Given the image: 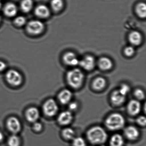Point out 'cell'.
Here are the masks:
<instances>
[{
    "label": "cell",
    "mask_w": 146,
    "mask_h": 146,
    "mask_svg": "<svg viewBox=\"0 0 146 146\" xmlns=\"http://www.w3.org/2000/svg\"><path fill=\"white\" fill-rule=\"evenodd\" d=\"M87 137L91 143L101 144L106 141L108 134L102 127L95 126L88 130L87 133Z\"/></svg>",
    "instance_id": "1"
},
{
    "label": "cell",
    "mask_w": 146,
    "mask_h": 146,
    "mask_svg": "<svg viewBox=\"0 0 146 146\" xmlns=\"http://www.w3.org/2000/svg\"><path fill=\"white\" fill-rule=\"evenodd\" d=\"M84 75L79 69L70 70L66 74V80L69 86L74 89L80 88L83 84Z\"/></svg>",
    "instance_id": "2"
},
{
    "label": "cell",
    "mask_w": 146,
    "mask_h": 146,
    "mask_svg": "<svg viewBox=\"0 0 146 146\" xmlns=\"http://www.w3.org/2000/svg\"><path fill=\"white\" fill-rule=\"evenodd\" d=\"M125 119L123 115L117 113H112L108 116L105 121L106 126L111 130L115 131L123 128Z\"/></svg>",
    "instance_id": "3"
},
{
    "label": "cell",
    "mask_w": 146,
    "mask_h": 146,
    "mask_svg": "<svg viewBox=\"0 0 146 146\" xmlns=\"http://www.w3.org/2000/svg\"><path fill=\"white\" fill-rule=\"evenodd\" d=\"M6 78L8 83L13 86H19L23 82L22 75L15 70H11L7 71L6 74Z\"/></svg>",
    "instance_id": "4"
},
{
    "label": "cell",
    "mask_w": 146,
    "mask_h": 146,
    "mask_svg": "<svg viewBox=\"0 0 146 146\" xmlns=\"http://www.w3.org/2000/svg\"><path fill=\"white\" fill-rule=\"evenodd\" d=\"M44 113L48 117L54 116L58 111V106L56 102L53 99L46 101L43 106Z\"/></svg>",
    "instance_id": "5"
},
{
    "label": "cell",
    "mask_w": 146,
    "mask_h": 146,
    "mask_svg": "<svg viewBox=\"0 0 146 146\" xmlns=\"http://www.w3.org/2000/svg\"><path fill=\"white\" fill-rule=\"evenodd\" d=\"M44 25L39 20H32L28 23L27 30L29 33L34 35H39L43 31Z\"/></svg>",
    "instance_id": "6"
},
{
    "label": "cell",
    "mask_w": 146,
    "mask_h": 146,
    "mask_svg": "<svg viewBox=\"0 0 146 146\" xmlns=\"http://www.w3.org/2000/svg\"><path fill=\"white\" fill-rule=\"evenodd\" d=\"M79 65L87 71H91L94 68L96 60L91 55H87L79 61Z\"/></svg>",
    "instance_id": "7"
},
{
    "label": "cell",
    "mask_w": 146,
    "mask_h": 146,
    "mask_svg": "<svg viewBox=\"0 0 146 146\" xmlns=\"http://www.w3.org/2000/svg\"><path fill=\"white\" fill-rule=\"evenodd\" d=\"M63 61L65 64L70 66H76L79 65V60L76 54L73 52L66 53L63 57Z\"/></svg>",
    "instance_id": "8"
},
{
    "label": "cell",
    "mask_w": 146,
    "mask_h": 146,
    "mask_svg": "<svg viewBox=\"0 0 146 146\" xmlns=\"http://www.w3.org/2000/svg\"><path fill=\"white\" fill-rule=\"evenodd\" d=\"M8 129L13 133H18L21 129V124L19 120L15 117H11L8 119L7 123Z\"/></svg>",
    "instance_id": "9"
},
{
    "label": "cell",
    "mask_w": 146,
    "mask_h": 146,
    "mask_svg": "<svg viewBox=\"0 0 146 146\" xmlns=\"http://www.w3.org/2000/svg\"><path fill=\"white\" fill-rule=\"evenodd\" d=\"M73 115L70 111H64L58 116V121L60 124L66 125L70 123L73 119Z\"/></svg>",
    "instance_id": "10"
},
{
    "label": "cell",
    "mask_w": 146,
    "mask_h": 146,
    "mask_svg": "<svg viewBox=\"0 0 146 146\" xmlns=\"http://www.w3.org/2000/svg\"><path fill=\"white\" fill-rule=\"evenodd\" d=\"M141 106L140 102L137 100H131L127 106V110L131 115L132 116L137 115L140 113Z\"/></svg>",
    "instance_id": "11"
},
{
    "label": "cell",
    "mask_w": 146,
    "mask_h": 146,
    "mask_svg": "<svg viewBox=\"0 0 146 146\" xmlns=\"http://www.w3.org/2000/svg\"><path fill=\"white\" fill-rule=\"evenodd\" d=\"M124 134L129 140H135L139 137L140 132L136 127L130 125L125 129Z\"/></svg>",
    "instance_id": "12"
},
{
    "label": "cell",
    "mask_w": 146,
    "mask_h": 146,
    "mask_svg": "<svg viewBox=\"0 0 146 146\" xmlns=\"http://www.w3.org/2000/svg\"><path fill=\"white\" fill-rule=\"evenodd\" d=\"M111 101L115 106H120L124 103L126 96L122 94L118 90L113 92L111 96Z\"/></svg>",
    "instance_id": "13"
},
{
    "label": "cell",
    "mask_w": 146,
    "mask_h": 146,
    "mask_svg": "<svg viewBox=\"0 0 146 146\" xmlns=\"http://www.w3.org/2000/svg\"><path fill=\"white\" fill-rule=\"evenodd\" d=\"M129 41L133 46H139L142 41V36L138 31H131L129 35Z\"/></svg>",
    "instance_id": "14"
},
{
    "label": "cell",
    "mask_w": 146,
    "mask_h": 146,
    "mask_svg": "<svg viewBox=\"0 0 146 146\" xmlns=\"http://www.w3.org/2000/svg\"><path fill=\"white\" fill-rule=\"evenodd\" d=\"M72 97V94L68 89L63 90L59 94L58 99L61 104L65 105L70 103Z\"/></svg>",
    "instance_id": "15"
},
{
    "label": "cell",
    "mask_w": 146,
    "mask_h": 146,
    "mask_svg": "<svg viewBox=\"0 0 146 146\" xmlns=\"http://www.w3.org/2000/svg\"><path fill=\"white\" fill-rule=\"evenodd\" d=\"M40 117V112L37 108L31 107L27 110L26 117L27 120L31 123H35L37 121Z\"/></svg>",
    "instance_id": "16"
},
{
    "label": "cell",
    "mask_w": 146,
    "mask_h": 146,
    "mask_svg": "<svg viewBox=\"0 0 146 146\" xmlns=\"http://www.w3.org/2000/svg\"><path fill=\"white\" fill-rule=\"evenodd\" d=\"M113 65L112 61L108 57H102L98 61V65L102 70L108 71L111 70L112 68Z\"/></svg>",
    "instance_id": "17"
},
{
    "label": "cell",
    "mask_w": 146,
    "mask_h": 146,
    "mask_svg": "<svg viewBox=\"0 0 146 146\" xmlns=\"http://www.w3.org/2000/svg\"><path fill=\"white\" fill-rule=\"evenodd\" d=\"M35 13L39 17L46 18L49 17L50 13V10L45 5H40L36 8Z\"/></svg>",
    "instance_id": "18"
},
{
    "label": "cell",
    "mask_w": 146,
    "mask_h": 146,
    "mask_svg": "<svg viewBox=\"0 0 146 146\" xmlns=\"http://www.w3.org/2000/svg\"><path fill=\"white\" fill-rule=\"evenodd\" d=\"M4 13L8 17H14L17 13V8L13 3H7L4 8Z\"/></svg>",
    "instance_id": "19"
},
{
    "label": "cell",
    "mask_w": 146,
    "mask_h": 146,
    "mask_svg": "<svg viewBox=\"0 0 146 146\" xmlns=\"http://www.w3.org/2000/svg\"><path fill=\"white\" fill-rule=\"evenodd\" d=\"M106 81L104 78L102 77H98L96 78L92 84L93 88L95 90H98V91L103 89L106 87Z\"/></svg>",
    "instance_id": "20"
},
{
    "label": "cell",
    "mask_w": 146,
    "mask_h": 146,
    "mask_svg": "<svg viewBox=\"0 0 146 146\" xmlns=\"http://www.w3.org/2000/svg\"><path fill=\"white\" fill-rule=\"evenodd\" d=\"M124 143L123 137L120 134H114L110 138V146H123Z\"/></svg>",
    "instance_id": "21"
},
{
    "label": "cell",
    "mask_w": 146,
    "mask_h": 146,
    "mask_svg": "<svg viewBox=\"0 0 146 146\" xmlns=\"http://www.w3.org/2000/svg\"><path fill=\"white\" fill-rule=\"evenodd\" d=\"M136 13L137 15L141 19H144L146 16V4L143 2L139 3L136 7Z\"/></svg>",
    "instance_id": "22"
},
{
    "label": "cell",
    "mask_w": 146,
    "mask_h": 146,
    "mask_svg": "<svg viewBox=\"0 0 146 146\" xmlns=\"http://www.w3.org/2000/svg\"><path fill=\"white\" fill-rule=\"evenodd\" d=\"M62 135L63 137L68 140H72L76 137V132L73 129L70 127L65 128L62 131Z\"/></svg>",
    "instance_id": "23"
},
{
    "label": "cell",
    "mask_w": 146,
    "mask_h": 146,
    "mask_svg": "<svg viewBox=\"0 0 146 146\" xmlns=\"http://www.w3.org/2000/svg\"><path fill=\"white\" fill-rule=\"evenodd\" d=\"M33 6L32 0H23L21 3V10L25 13L30 11Z\"/></svg>",
    "instance_id": "24"
},
{
    "label": "cell",
    "mask_w": 146,
    "mask_h": 146,
    "mask_svg": "<svg viewBox=\"0 0 146 146\" xmlns=\"http://www.w3.org/2000/svg\"><path fill=\"white\" fill-rule=\"evenodd\" d=\"M51 5L54 11L56 12L59 11L64 7V1L63 0H52Z\"/></svg>",
    "instance_id": "25"
},
{
    "label": "cell",
    "mask_w": 146,
    "mask_h": 146,
    "mask_svg": "<svg viewBox=\"0 0 146 146\" xmlns=\"http://www.w3.org/2000/svg\"><path fill=\"white\" fill-rule=\"evenodd\" d=\"M7 143L9 146H19L20 140L17 135L14 134L9 137Z\"/></svg>",
    "instance_id": "26"
},
{
    "label": "cell",
    "mask_w": 146,
    "mask_h": 146,
    "mask_svg": "<svg viewBox=\"0 0 146 146\" xmlns=\"http://www.w3.org/2000/svg\"><path fill=\"white\" fill-rule=\"evenodd\" d=\"M72 146H87L86 141L80 137H75L72 140Z\"/></svg>",
    "instance_id": "27"
},
{
    "label": "cell",
    "mask_w": 146,
    "mask_h": 146,
    "mask_svg": "<svg viewBox=\"0 0 146 146\" xmlns=\"http://www.w3.org/2000/svg\"><path fill=\"white\" fill-rule=\"evenodd\" d=\"M124 53L125 56L130 57L133 56L135 53V49L132 46H128L126 47L124 50Z\"/></svg>",
    "instance_id": "28"
},
{
    "label": "cell",
    "mask_w": 146,
    "mask_h": 146,
    "mask_svg": "<svg viewBox=\"0 0 146 146\" xmlns=\"http://www.w3.org/2000/svg\"><path fill=\"white\" fill-rule=\"evenodd\" d=\"M119 91L124 95L126 96L130 90V88L129 85L126 84H122L118 89Z\"/></svg>",
    "instance_id": "29"
},
{
    "label": "cell",
    "mask_w": 146,
    "mask_h": 146,
    "mask_svg": "<svg viewBox=\"0 0 146 146\" xmlns=\"http://www.w3.org/2000/svg\"><path fill=\"white\" fill-rule=\"evenodd\" d=\"M134 95L137 99L139 100H143L145 97V93L141 89H137L134 92Z\"/></svg>",
    "instance_id": "30"
},
{
    "label": "cell",
    "mask_w": 146,
    "mask_h": 146,
    "mask_svg": "<svg viewBox=\"0 0 146 146\" xmlns=\"http://www.w3.org/2000/svg\"><path fill=\"white\" fill-rule=\"evenodd\" d=\"M14 23L18 26H22L25 24L26 23V19L24 17L19 16L15 19Z\"/></svg>",
    "instance_id": "31"
},
{
    "label": "cell",
    "mask_w": 146,
    "mask_h": 146,
    "mask_svg": "<svg viewBox=\"0 0 146 146\" xmlns=\"http://www.w3.org/2000/svg\"><path fill=\"white\" fill-rule=\"evenodd\" d=\"M137 122L139 125L145 126L146 123V119L145 116H141L137 119Z\"/></svg>",
    "instance_id": "32"
},
{
    "label": "cell",
    "mask_w": 146,
    "mask_h": 146,
    "mask_svg": "<svg viewBox=\"0 0 146 146\" xmlns=\"http://www.w3.org/2000/svg\"><path fill=\"white\" fill-rule=\"evenodd\" d=\"M78 104L76 102H72L69 103V108L70 111H75L78 108Z\"/></svg>",
    "instance_id": "33"
},
{
    "label": "cell",
    "mask_w": 146,
    "mask_h": 146,
    "mask_svg": "<svg viewBox=\"0 0 146 146\" xmlns=\"http://www.w3.org/2000/svg\"><path fill=\"white\" fill-rule=\"evenodd\" d=\"M34 123V124L33 125V129L36 131H40L42 128V124L36 121Z\"/></svg>",
    "instance_id": "34"
},
{
    "label": "cell",
    "mask_w": 146,
    "mask_h": 146,
    "mask_svg": "<svg viewBox=\"0 0 146 146\" xmlns=\"http://www.w3.org/2000/svg\"><path fill=\"white\" fill-rule=\"evenodd\" d=\"M7 68V65L5 63L0 60V72L3 71Z\"/></svg>",
    "instance_id": "35"
},
{
    "label": "cell",
    "mask_w": 146,
    "mask_h": 146,
    "mask_svg": "<svg viewBox=\"0 0 146 146\" xmlns=\"http://www.w3.org/2000/svg\"><path fill=\"white\" fill-rule=\"evenodd\" d=\"M3 138H4V135L2 132L0 131V142L1 141L3 140Z\"/></svg>",
    "instance_id": "36"
},
{
    "label": "cell",
    "mask_w": 146,
    "mask_h": 146,
    "mask_svg": "<svg viewBox=\"0 0 146 146\" xmlns=\"http://www.w3.org/2000/svg\"><path fill=\"white\" fill-rule=\"evenodd\" d=\"M1 7H2V4H1V2L0 1V10L1 9Z\"/></svg>",
    "instance_id": "37"
},
{
    "label": "cell",
    "mask_w": 146,
    "mask_h": 146,
    "mask_svg": "<svg viewBox=\"0 0 146 146\" xmlns=\"http://www.w3.org/2000/svg\"><path fill=\"white\" fill-rule=\"evenodd\" d=\"M1 18L0 17V23H1Z\"/></svg>",
    "instance_id": "38"
},
{
    "label": "cell",
    "mask_w": 146,
    "mask_h": 146,
    "mask_svg": "<svg viewBox=\"0 0 146 146\" xmlns=\"http://www.w3.org/2000/svg\"><path fill=\"white\" fill-rule=\"evenodd\" d=\"M100 146H105V145H101Z\"/></svg>",
    "instance_id": "39"
}]
</instances>
